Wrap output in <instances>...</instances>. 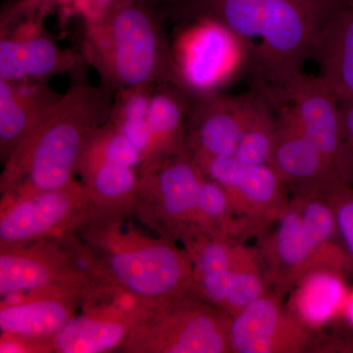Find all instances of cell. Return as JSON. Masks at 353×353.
<instances>
[{"instance_id":"cell-14","label":"cell","mask_w":353,"mask_h":353,"mask_svg":"<svg viewBox=\"0 0 353 353\" xmlns=\"http://www.w3.org/2000/svg\"><path fill=\"white\" fill-rule=\"evenodd\" d=\"M272 104L277 112L278 130L269 164L292 197L326 194L334 185L345 182L299 126L289 106Z\"/></svg>"},{"instance_id":"cell-24","label":"cell","mask_w":353,"mask_h":353,"mask_svg":"<svg viewBox=\"0 0 353 353\" xmlns=\"http://www.w3.org/2000/svg\"><path fill=\"white\" fill-rule=\"evenodd\" d=\"M278 130L276 109L254 88V99L234 157L245 164H269Z\"/></svg>"},{"instance_id":"cell-19","label":"cell","mask_w":353,"mask_h":353,"mask_svg":"<svg viewBox=\"0 0 353 353\" xmlns=\"http://www.w3.org/2000/svg\"><path fill=\"white\" fill-rule=\"evenodd\" d=\"M76 297L41 294L6 303L0 310L2 334L28 341L51 340L75 317Z\"/></svg>"},{"instance_id":"cell-23","label":"cell","mask_w":353,"mask_h":353,"mask_svg":"<svg viewBox=\"0 0 353 353\" xmlns=\"http://www.w3.org/2000/svg\"><path fill=\"white\" fill-rule=\"evenodd\" d=\"M88 199L104 208H115L138 199L139 175L136 168L108 162H90L79 166Z\"/></svg>"},{"instance_id":"cell-9","label":"cell","mask_w":353,"mask_h":353,"mask_svg":"<svg viewBox=\"0 0 353 353\" xmlns=\"http://www.w3.org/2000/svg\"><path fill=\"white\" fill-rule=\"evenodd\" d=\"M264 94L272 103L289 106L303 132L343 179L353 173V154L343 134L341 102L319 77L301 72L277 92Z\"/></svg>"},{"instance_id":"cell-27","label":"cell","mask_w":353,"mask_h":353,"mask_svg":"<svg viewBox=\"0 0 353 353\" xmlns=\"http://www.w3.org/2000/svg\"><path fill=\"white\" fill-rule=\"evenodd\" d=\"M343 183V182H341ZM332 188V190L340 197L338 203L330 201L336 216V226L340 231L341 238L345 241L350 253L353 255V196H341V183Z\"/></svg>"},{"instance_id":"cell-4","label":"cell","mask_w":353,"mask_h":353,"mask_svg":"<svg viewBox=\"0 0 353 353\" xmlns=\"http://www.w3.org/2000/svg\"><path fill=\"white\" fill-rule=\"evenodd\" d=\"M103 254L92 259L97 282L161 306L192 294L194 264L187 248L134 234L102 236Z\"/></svg>"},{"instance_id":"cell-12","label":"cell","mask_w":353,"mask_h":353,"mask_svg":"<svg viewBox=\"0 0 353 353\" xmlns=\"http://www.w3.org/2000/svg\"><path fill=\"white\" fill-rule=\"evenodd\" d=\"M280 292L253 301L230 323V350L234 353L303 352L312 340L310 327L303 318L285 310Z\"/></svg>"},{"instance_id":"cell-25","label":"cell","mask_w":353,"mask_h":353,"mask_svg":"<svg viewBox=\"0 0 353 353\" xmlns=\"http://www.w3.org/2000/svg\"><path fill=\"white\" fill-rule=\"evenodd\" d=\"M157 85L118 90L109 121L145 155L150 139V109Z\"/></svg>"},{"instance_id":"cell-10","label":"cell","mask_w":353,"mask_h":353,"mask_svg":"<svg viewBox=\"0 0 353 353\" xmlns=\"http://www.w3.org/2000/svg\"><path fill=\"white\" fill-rule=\"evenodd\" d=\"M92 276L57 248L24 245L2 246L0 255V294H63L82 296L94 285Z\"/></svg>"},{"instance_id":"cell-21","label":"cell","mask_w":353,"mask_h":353,"mask_svg":"<svg viewBox=\"0 0 353 353\" xmlns=\"http://www.w3.org/2000/svg\"><path fill=\"white\" fill-rule=\"evenodd\" d=\"M190 99V95L175 83H159L153 88L150 139L141 165L187 150Z\"/></svg>"},{"instance_id":"cell-22","label":"cell","mask_w":353,"mask_h":353,"mask_svg":"<svg viewBox=\"0 0 353 353\" xmlns=\"http://www.w3.org/2000/svg\"><path fill=\"white\" fill-rule=\"evenodd\" d=\"M134 325L99 314L73 317L52 339L51 347L60 353H99L124 347Z\"/></svg>"},{"instance_id":"cell-7","label":"cell","mask_w":353,"mask_h":353,"mask_svg":"<svg viewBox=\"0 0 353 353\" xmlns=\"http://www.w3.org/2000/svg\"><path fill=\"white\" fill-rule=\"evenodd\" d=\"M231 316L190 294L163 304L132 330L124 350L143 353H227Z\"/></svg>"},{"instance_id":"cell-29","label":"cell","mask_w":353,"mask_h":353,"mask_svg":"<svg viewBox=\"0 0 353 353\" xmlns=\"http://www.w3.org/2000/svg\"><path fill=\"white\" fill-rule=\"evenodd\" d=\"M341 115L343 134L353 153V101L341 102Z\"/></svg>"},{"instance_id":"cell-13","label":"cell","mask_w":353,"mask_h":353,"mask_svg":"<svg viewBox=\"0 0 353 353\" xmlns=\"http://www.w3.org/2000/svg\"><path fill=\"white\" fill-rule=\"evenodd\" d=\"M2 212L1 246L23 245L61 232L85 216L90 199L75 181L62 189L16 196Z\"/></svg>"},{"instance_id":"cell-28","label":"cell","mask_w":353,"mask_h":353,"mask_svg":"<svg viewBox=\"0 0 353 353\" xmlns=\"http://www.w3.org/2000/svg\"><path fill=\"white\" fill-rule=\"evenodd\" d=\"M50 7L62 6L66 11L79 13L85 21L92 19L103 10L111 0H43Z\"/></svg>"},{"instance_id":"cell-3","label":"cell","mask_w":353,"mask_h":353,"mask_svg":"<svg viewBox=\"0 0 353 353\" xmlns=\"http://www.w3.org/2000/svg\"><path fill=\"white\" fill-rule=\"evenodd\" d=\"M83 57L113 92L175 83L170 41L143 0H111L85 21Z\"/></svg>"},{"instance_id":"cell-18","label":"cell","mask_w":353,"mask_h":353,"mask_svg":"<svg viewBox=\"0 0 353 353\" xmlns=\"http://www.w3.org/2000/svg\"><path fill=\"white\" fill-rule=\"evenodd\" d=\"M61 95L44 82L0 80V155L3 163L43 122Z\"/></svg>"},{"instance_id":"cell-15","label":"cell","mask_w":353,"mask_h":353,"mask_svg":"<svg viewBox=\"0 0 353 353\" xmlns=\"http://www.w3.org/2000/svg\"><path fill=\"white\" fill-rule=\"evenodd\" d=\"M48 10L39 4V10L27 22L13 29L1 26L0 80L44 82L75 69L79 57L73 51L60 48L41 26Z\"/></svg>"},{"instance_id":"cell-1","label":"cell","mask_w":353,"mask_h":353,"mask_svg":"<svg viewBox=\"0 0 353 353\" xmlns=\"http://www.w3.org/2000/svg\"><path fill=\"white\" fill-rule=\"evenodd\" d=\"M183 21L210 18L233 30L252 50L255 85L277 92L303 72L316 36L336 0H171Z\"/></svg>"},{"instance_id":"cell-8","label":"cell","mask_w":353,"mask_h":353,"mask_svg":"<svg viewBox=\"0 0 353 353\" xmlns=\"http://www.w3.org/2000/svg\"><path fill=\"white\" fill-rule=\"evenodd\" d=\"M138 196L152 219L185 243L202 236L199 196L206 176L189 150L139 167Z\"/></svg>"},{"instance_id":"cell-20","label":"cell","mask_w":353,"mask_h":353,"mask_svg":"<svg viewBox=\"0 0 353 353\" xmlns=\"http://www.w3.org/2000/svg\"><path fill=\"white\" fill-rule=\"evenodd\" d=\"M185 243L194 264L192 294L224 311L241 243L211 236Z\"/></svg>"},{"instance_id":"cell-16","label":"cell","mask_w":353,"mask_h":353,"mask_svg":"<svg viewBox=\"0 0 353 353\" xmlns=\"http://www.w3.org/2000/svg\"><path fill=\"white\" fill-rule=\"evenodd\" d=\"M187 148L194 157H234L254 99L224 92L190 95Z\"/></svg>"},{"instance_id":"cell-11","label":"cell","mask_w":353,"mask_h":353,"mask_svg":"<svg viewBox=\"0 0 353 353\" xmlns=\"http://www.w3.org/2000/svg\"><path fill=\"white\" fill-rule=\"evenodd\" d=\"M194 158L208 178L222 185L234 214L257 231L287 208L289 190L270 164L241 163L234 157Z\"/></svg>"},{"instance_id":"cell-17","label":"cell","mask_w":353,"mask_h":353,"mask_svg":"<svg viewBox=\"0 0 353 353\" xmlns=\"http://www.w3.org/2000/svg\"><path fill=\"white\" fill-rule=\"evenodd\" d=\"M310 60L340 102L353 101V0H336L317 32Z\"/></svg>"},{"instance_id":"cell-26","label":"cell","mask_w":353,"mask_h":353,"mask_svg":"<svg viewBox=\"0 0 353 353\" xmlns=\"http://www.w3.org/2000/svg\"><path fill=\"white\" fill-rule=\"evenodd\" d=\"M108 162L137 168L143 163V154L110 121L99 128L92 137L81 164Z\"/></svg>"},{"instance_id":"cell-2","label":"cell","mask_w":353,"mask_h":353,"mask_svg":"<svg viewBox=\"0 0 353 353\" xmlns=\"http://www.w3.org/2000/svg\"><path fill=\"white\" fill-rule=\"evenodd\" d=\"M114 95L102 83L70 87L4 163L2 190L21 196L73 183L92 137L110 118Z\"/></svg>"},{"instance_id":"cell-6","label":"cell","mask_w":353,"mask_h":353,"mask_svg":"<svg viewBox=\"0 0 353 353\" xmlns=\"http://www.w3.org/2000/svg\"><path fill=\"white\" fill-rule=\"evenodd\" d=\"M170 46L176 85L189 95L224 92L243 73H252L250 44L219 21H185Z\"/></svg>"},{"instance_id":"cell-5","label":"cell","mask_w":353,"mask_h":353,"mask_svg":"<svg viewBox=\"0 0 353 353\" xmlns=\"http://www.w3.org/2000/svg\"><path fill=\"white\" fill-rule=\"evenodd\" d=\"M326 196L292 197L265 236L259 252L269 284L287 290L329 263L331 241L338 226Z\"/></svg>"}]
</instances>
